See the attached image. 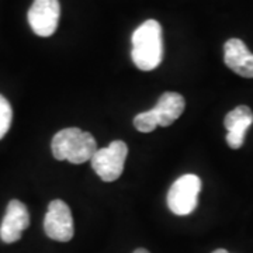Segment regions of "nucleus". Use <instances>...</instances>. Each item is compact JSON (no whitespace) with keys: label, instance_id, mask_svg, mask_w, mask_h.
I'll return each mask as SVG.
<instances>
[{"label":"nucleus","instance_id":"obj_1","mask_svg":"<svg viewBox=\"0 0 253 253\" xmlns=\"http://www.w3.org/2000/svg\"><path fill=\"white\" fill-rule=\"evenodd\" d=\"M132 62L139 71H154L163 59L162 27L156 20H146L132 33Z\"/></svg>","mask_w":253,"mask_h":253},{"label":"nucleus","instance_id":"obj_2","mask_svg":"<svg viewBox=\"0 0 253 253\" xmlns=\"http://www.w3.org/2000/svg\"><path fill=\"white\" fill-rule=\"evenodd\" d=\"M51 149L55 159L79 165L91 161L99 148L91 134L84 132L76 126H71L55 134L51 142Z\"/></svg>","mask_w":253,"mask_h":253},{"label":"nucleus","instance_id":"obj_3","mask_svg":"<svg viewBox=\"0 0 253 253\" xmlns=\"http://www.w3.org/2000/svg\"><path fill=\"white\" fill-rule=\"evenodd\" d=\"M201 179L197 174H183L168 193V207L176 215H189L199 204Z\"/></svg>","mask_w":253,"mask_h":253},{"label":"nucleus","instance_id":"obj_4","mask_svg":"<svg viewBox=\"0 0 253 253\" xmlns=\"http://www.w3.org/2000/svg\"><path fill=\"white\" fill-rule=\"evenodd\" d=\"M128 146L124 141H113L109 146L97 149L91 158V168L103 181H114L123 174Z\"/></svg>","mask_w":253,"mask_h":253},{"label":"nucleus","instance_id":"obj_5","mask_svg":"<svg viewBox=\"0 0 253 253\" xmlns=\"http://www.w3.org/2000/svg\"><path fill=\"white\" fill-rule=\"evenodd\" d=\"M44 231L48 238L58 242H69L73 238V218L71 208L62 200L49 203L44 219Z\"/></svg>","mask_w":253,"mask_h":253},{"label":"nucleus","instance_id":"obj_6","mask_svg":"<svg viewBox=\"0 0 253 253\" xmlns=\"http://www.w3.org/2000/svg\"><path fill=\"white\" fill-rule=\"evenodd\" d=\"M61 6L58 0H34L28 10V24L40 37H51L58 28Z\"/></svg>","mask_w":253,"mask_h":253},{"label":"nucleus","instance_id":"obj_7","mask_svg":"<svg viewBox=\"0 0 253 253\" xmlns=\"http://www.w3.org/2000/svg\"><path fill=\"white\" fill-rule=\"evenodd\" d=\"M28 225H30V214L27 207L18 200H11L7 204L6 214L0 225V239L4 244L17 242L21 238L23 231L27 229Z\"/></svg>","mask_w":253,"mask_h":253},{"label":"nucleus","instance_id":"obj_8","mask_svg":"<svg viewBox=\"0 0 253 253\" xmlns=\"http://www.w3.org/2000/svg\"><path fill=\"white\" fill-rule=\"evenodd\" d=\"M224 62L242 78H253V54L239 38H231L224 45Z\"/></svg>","mask_w":253,"mask_h":253},{"label":"nucleus","instance_id":"obj_9","mask_svg":"<svg viewBox=\"0 0 253 253\" xmlns=\"http://www.w3.org/2000/svg\"><path fill=\"white\" fill-rule=\"evenodd\" d=\"M253 124V113L248 106H238L229 111L224 120L226 128V142L229 148L239 149L245 142V134Z\"/></svg>","mask_w":253,"mask_h":253},{"label":"nucleus","instance_id":"obj_10","mask_svg":"<svg viewBox=\"0 0 253 253\" xmlns=\"http://www.w3.org/2000/svg\"><path fill=\"white\" fill-rule=\"evenodd\" d=\"M186 107L184 97L174 93V91H166L159 97L156 106L154 107L155 113L158 116V121L161 126H169L180 117Z\"/></svg>","mask_w":253,"mask_h":253},{"label":"nucleus","instance_id":"obj_11","mask_svg":"<svg viewBox=\"0 0 253 253\" xmlns=\"http://www.w3.org/2000/svg\"><path fill=\"white\" fill-rule=\"evenodd\" d=\"M158 126H159V121L154 109L145 113H139L134 118V126L139 132H152Z\"/></svg>","mask_w":253,"mask_h":253},{"label":"nucleus","instance_id":"obj_12","mask_svg":"<svg viewBox=\"0 0 253 253\" xmlns=\"http://www.w3.org/2000/svg\"><path fill=\"white\" fill-rule=\"evenodd\" d=\"M13 120V110L4 96L0 94V139L9 132Z\"/></svg>","mask_w":253,"mask_h":253},{"label":"nucleus","instance_id":"obj_13","mask_svg":"<svg viewBox=\"0 0 253 253\" xmlns=\"http://www.w3.org/2000/svg\"><path fill=\"white\" fill-rule=\"evenodd\" d=\"M212 253H229L228 251H225V249H217V251H214Z\"/></svg>","mask_w":253,"mask_h":253},{"label":"nucleus","instance_id":"obj_14","mask_svg":"<svg viewBox=\"0 0 253 253\" xmlns=\"http://www.w3.org/2000/svg\"><path fill=\"white\" fill-rule=\"evenodd\" d=\"M134 253H149V252H148L146 249H136Z\"/></svg>","mask_w":253,"mask_h":253}]
</instances>
